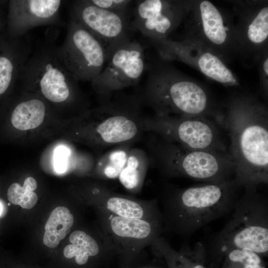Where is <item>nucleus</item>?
<instances>
[{"label": "nucleus", "instance_id": "6", "mask_svg": "<svg viewBox=\"0 0 268 268\" xmlns=\"http://www.w3.org/2000/svg\"><path fill=\"white\" fill-rule=\"evenodd\" d=\"M19 81L26 90L39 95L54 104L86 107L78 81L63 63L58 47L50 41L44 42L33 51Z\"/></svg>", "mask_w": 268, "mask_h": 268}, {"label": "nucleus", "instance_id": "33", "mask_svg": "<svg viewBox=\"0 0 268 268\" xmlns=\"http://www.w3.org/2000/svg\"><path fill=\"white\" fill-rule=\"evenodd\" d=\"M128 268H161L160 267H158L156 266H144V267H138V268H134L133 267H130Z\"/></svg>", "mask_w": 268, "mask_h": 268}, {"label": "nucleus", "instance_id": "16", "mask_svg": "<svg viewBox=\"0 0 268 268\" xmlns=\"http://www.w3.org/2000/svg\"><path fill=\"white\" fill-rule=\"evenodd\" d=\"M5 33L12 39L20 38L30 30L43 25L63 26L60 0L7 1Z\"/></svg>", "mask_w": 268, "mask_h": 268}, {"label": "nucleus", "instance_id": "21", "mask_svg": "<svg viewBox=\"0 0 268 268\" xmlns=\"http://www.w3.org/2000/svg\"><path fill=\"white\" fill-rule=\"evenodd\" d=\"M0 108L8 110V119L11 126L19 131L35 129L43 122L47 106L43 99L30 95L11 104L5 99Z\"/></svg>", "mask_w": 268, "mask_h": 268}, {"label": "nucleus", "instance_id": "8", "mask_svg": "<svg viewBox=\"0 0 268 268\" xmlns=\"http://www.w3.org/2000/svg\"><path fill=\"white\" fill-rule=\"evenodd\" d=\"M144 132L195 150L228 152L222 128L212 119L199 116L142 115Z\"/></svg>", "mask_w": 268, "mask_h": 268}, {"label": "nucleus", "instance_id": "11", "mask_svg": "<svg viewBox=\"0 0 268 268\" xmlns=\"http://www.w3.org/2000/svg\"><path fill=\"white\" fill-rule=\"evenodd\" d=\"M150 43L158 57L165 61L184 63L226 87L240 86L238 77L228 64L217 53L203 45L189 40L169 38Z\"/></svg>", "mask_w": 268, "mask_h": 268}, {"label": "nucleus", "instance_id": "1", "mask_svg": "<svg viewBox=\"0 0 268 268\" xmlns=\"http://www.w3.org/2000/svg\"><path fill=\"white\" fill-rule=\"evenodd\" d=\"M214 121L228 136L234 181L241 188L268 183V109L256 96L231 94Z\"/></svg>", "mask_w": 268, "mask_h": 268}, {"label": "nucleus", "instance_id": "14", "mask_svg": "<svg viewBox=\"0 0 268 268\" xmlns=\"http://www.w3.org/2000/svg\"><path fill=\"white\" fill-rule=\"evenodd\" d=\"M70 19L81 25L100 41L106 52V64L117 49L132 39L131 15L98 7L88 0L71 2Z\"/></svg>", "mask_w": 268, "mask_h": 268}, {"label": "nucleus", "instance_id": "4", "mask_svg": "<svg viewBox=\"0 0 268 268\" xmlns=\"http://www.w3.org/2000/svg\"><path fill=\"white\" fill-rule=\"evenodd\" d=\"M145 143L150 166L165 177L215 183L234 179L235 167L228 152L190 149L151 133Z\"/></svg>", "mask_w": 268, "mask_h": 268}, {"label": "nucleus", "instance_id": "25", "mask_svg": "<svg viewBox=\"0 0 268 268\" xmlns=\"http://www.w3.org/2000/svg\"><path fill=\"white\" fill-rule=\"evenodd\" d=\"M37 186L36 180L32 177L25 179L23 186L16 182L11 184L6 193L8 203L25 209L32 208L38 201L37 195L34 192Z\"/></svg>", "mask_w": 268, "mask_h": 268}, {"label": "nucleus", "instance_id": "27", "mask_svg": "<svg viewBox=\"0 0 268 268\" xmlns=\"http://www.w3.org/2000/svg\"><path fill=\"white\" fill-rule=\"evenodd\" d=\"M92 4L112 12L131 15L130 8L134 2L131 0H88Z\"/></svg>", "mask_w": 268, "mask_h": 268}, {"label": "nucleus", "instance_id": "17", "mask_svg": "<svg viewBox=\"0 0 268 268\" xmlns=\"http://www.w3.org/2000/svg\"><path fill=\"white\" fill-rule=\"evenodd\" d=\"M93 202L98 208L120 216L162 221L157 200H141L116 193L106 184H97L90 191Z\"/></svg>", "mask_w": 268, "mask_h": 268}, {"label": "nucleus", "instance_id": "19", "mask_svg": "<svg viewBox=\"0 0 268 268\" xmlns=\"http://www.w3.org/2000/svg\"><path fill=\"white\" fill-rule=\"evenodd\" d=\"M33 51L30 42L23 37L12 39L5 32L0 36V106L20 80Z\"/></svg>", "mask_w": 268, "mask_h": 268}, {"label": "nucleus", "instance_id": "28", "mask_svg": "<svg viewBox=\"0 0 268 268\" xmlns=\"http://www.w3.org/2000/svg\"><path fill=\"white\" fill-rule=\"evenodd\" d=\"M256 66L258 69L260 92L266 99L268 95V52L261 57Z\"/></svg>", "mask_w": 268, "mask_h": 268}, {"label": "nucleus", "instance_id": "9", "mask_svg": "<svg viewBox=\"0 0 268 268\" xmlns=\"http://www.w3.org/2000/svg\"><path fill=\"white\" fill-rule=\"evenodd\" d=\"M98 211L100 230L122 268L133 267L144 249L163 232L162 221L126 218L100 208Z\"/></svg>", "mask_w": 268, "mask_h": 268}, {"label": "nucleus", "instance_id": "24", "mask_svg": "<svg viewBox=\"0 0 268 268\" xmlns=\"http://www.w3.org/2000/svg\"><path fill=\"white\" fill-rule=\"evenodd\" d=\"M134 143L122 144L108 150L98 161L93 173L101 179H118L125 167Z\"/></svg>", "mask_w": 268, "mask_h": 268}, {"label": "nucleus", "instance_id": "29", "mask_svg": "<svg viewBox=\"0 0 268 268\" xmlns=\"http://www.w3.org/2000/svg\"><path fill=\"white\" fill-rule=\"evenodd\" d=\"M69 149L64 146L57 147L54 153L53 164L57 173H65L67 168L68 158L69 156Z\"/></svg>", "mask_w": 268, "mask_h": 268}, {"label": "nucleus", "instance_id": "18", "mask_svg": "<svg viewBox=\"0 0 268 268\" xmlns=\"http://www.w3.org/2000/svg\"><path fill=\"white\" fill-rule=\"evenodd\" d=\"M69 244L65 247L63 256L68 268H97L106 265L115 257L113 251L101 232L97 237L82 229L72 232Z\"/></svg>", "mask_w": 268, "mask_h": 268}, {"label": "nucleus", "instance_id": "12", "mask_svg": "<svg viewBox=\"0 0 268 268\" xmlns=\"http://www.w3.org/2000/svg\"><path fill=\"white\" fill-rule=\"evenodd\" d=\"M144 48L132 39L117 49L101 73L91 82L100 102L109 100L115 93L139 82L146 70Z\"/></svg>", "mask_w": 268, "mask_h": 268}, {"label": "nucleus", "instance_id": "10", "mask_svg": "<svg viewBox=\"0 0 268 268\" xmlns=\"http://www.w3.org/2000/svg\"><path fill=\"white\" fill-rule=\"evenodd\" d=\"M237 59L244 67L257 66L268 52V1L231 0Z\"/></svg>", "mask_w": 268, "mask_h": 268}, {"label": "nucleus", "instance_id": "15", "mask_svg": "<svg viewBox=\"0 0 268 268\" xmlns=\"http://www.w3.org/2000/svg\"><path fill=\"white\" fill-rule=\"evenodd\" d=\"M190 2V0H136L131 29L150 42L168 39L182 24Z\"/></svg>", "mask_w": 268, "mask_h": 268}, {"label": "nucleus", "instance_id": "22", "mask_svg": "<svg viewBox=\"0 0 268 268\" xmlns=\"http://www.w3.org/2000/svg\"><path fill=\"white\" fill-rule=\"evenodd\" d=\"M149 166V159L146 151L139 148L132 147L126 165L118 179L129 193H139L142 190Z\"/></svg>", "mask_w": 268, "mask_h": 268}, {"label": "nucleus", "instance_id": "30", "mask_svg": "<svg viewBox=\"0 0 268 268\" xmlns=\"http://www.w3.org/2000/svg\"><path fill=\"white\" fill-rule=\"evenodd\" d=\"M0 2V36L5 32L6 25V14L5 13Z\"/></svg>", "mask_w": 268, "mask_h": 268}, {"label": "nucleus", "instance_id": "31", "mask_svg": "<svg viewBox=\"0 0 268 268\" xmlns=\"http://www.w3.org/2000/svg\"><path fill=\"white\" fill-rule=\"evenodd\" d=\"M8 205L5 201L0 198V220L2 219L7 215L8 212Z\"/></svg>", "mask_w": 268, "mask_h": 268}, {"label": "nucleus", "instance_id": "20", "mask_svg": "<svg viewBox=\"0 0 268 268\" xmlns=\"http://www.w3.org/2000/svg\"><path fill=\"white\" fill-rule=\"evenodd\" d=\"M150 247L153 254L164 260L168 268H206L204 263L205 251L201 242H197L193 248L187 244H184L178 251L160 236Z\"/></svg>", "mask_w": 268, "mask_h": 268}, {"label": "nucleus", "instance_id": "2", "mask_svg": "<svg viewBox=\"0 0 268 268\" xmlns=\"http://www.w3.org/2000/svg\"><path fill=\"white\" fill-rule=\"evenodd\" d=\"M147 78L136 92L157 116H199L214 120L220 108L209 89L159 57L147 62Z\"/></svg>", "mask_w": 268, "mask_h": 268}, {"label": "nucleus", "instance_id": "32", "mask_svg": "<svg viewBox=\"0 0 268 268\" xmlns=\"http://www.w3.org/2000/svg\"><path fill=\"white\" fill-rule=\"evenodd\" d=\"M0 268H13L7 262L3 259L0 258Z\"/></svg>", "mask_w": 268, "mask_h": 268}, {"label": "nucleus", "instance_id": "5", "mask_svg": "<svg viewBox=\"0 0 268 268\" xmlns=\"http://www.w3.org/2000/svg\"><path fill=\"white\" fill-rule=\"evenodd\" d=\"M230 219L209 242L208 250L222 258L228 251L247 248L261 257L268 253V199L258 188L244 189Z\"/></svg>", "mask_w": 268, "mask_h": 268}, {"label": "nucleus", "instance_id": "7", "mask_svg": "<svg viewBox=\"0 0 268 268\" xmlns=\"http://www.w3.org/2000/svg\"><path fill=\"white\" fill-rule=\"evenodd\" d=\"M182 24V39L211 49L227 64L237 59L235 22L232 13L207 0H190Z\"/></svg>", "mask_w": 268, "mask_h": 268}, {"label": "nucleus", "instance_id": "3", "mask_svg": "<svg viewBox=\"0 0 268 268\" xmlns=\"http://www.w3.org/2000/svg\"><path fill=\"white\" fill-rule=\"evenodd\" d=\"M241 188L234 180L187 188L169 187L161 194L163 232L191 236L232 212Z\"/></svg>", "mask_w": 268, "mask_h": 268}, {"label": "nucleus", "instance_id": "26", "mask_svg": "<svg viewBox=\"0 0 268 268\" xmlns=\"http://www.w3.org/2000/svg\"><path fill=\"white\" fill-rule=\"evenodd\" d=\"M262 257L249 249H231L223 255L222 268H266Z\"/></svg>", "mask_w": 268, "mask_h": 268}, {"label": "nucleus", "instance_id": "13", "mask_svg": "<svg viewBox=\"0 0 268 268\" xmlns=\"http://www.w3.org/2000/svg\"><path fill=\"white\" fill-rule=\"evenodd\" d=\"M58 51L63 63L78 81H90L99 75L107 62L105 50L90 32L69 19Z\"/></svg>", "mask_w": 268, "mask_h": 268}, {"label": "nucleus", "instance_id": "23", "mask_svg": "<svg viewBox=\"0 0 268 268\" xmlns=\"http://www.w3.org/2000/svg\"><path fill=\"white\" fill-rule=\"evenodd\" d=\"M75 219L69 209L64 206L56 207L51 213L45 226L43 241L45 246L54 248L69 234Z\"/></svg>", "mask_w": 268, "mask_h": 268}]
</instances>
